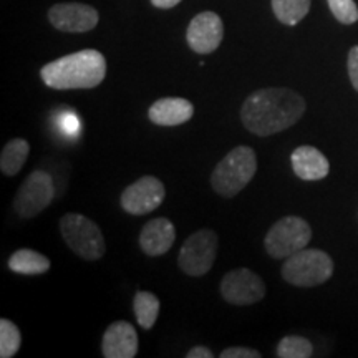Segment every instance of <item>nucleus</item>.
<instances>
[{
  "label": "nucleus",
  "instance_id": "nucleus-1",
  "mask_svg": "<svg viewBox=\"0 0 358 358\" xmlns=\"http://www.w3.org/2000/svg\"><path fill=\"white\" fill-rule=\"evenodd\" d=\"M306 113V100L290 88H262L250 93L241 108V122L257 136H271L294 127Z\"/></svg>",
  "mask_w": 358,
  "mask_h": 358
},
{
  "label": "nucleus",
  "instance_id": "nucleus-2",
  "mask_svg": "<svg viewBox=\"0 0 358 358\" xmlns=\"http://www.w3.org/2000/svg\"><path fill=\"white\" fill-rule=\"evenodd\" d=\"M106 60L98 50H80L53 60L40 70L43 83L53 90H90L105 80Z\"/></svg>",
  "mask_w": 358,
  "mask_h": 358
},
{
  "label": "nucleus",
  "instance_id": "nucleus-3",
  "mask_svg": "<svg viewBox=\"0 0 358 358\" xmlns=\"http://www.w3.org/2000/svg\"><path fill=\"white\" fill-rule=\"evenodd\" d=\"M257 171V156L252 148L237 146L224 156L211 174V186L222 198H234L252 181Z\"/></svg>",
  "mask_w": 358,
  "mask_h": 358
},
{
  "label": "nucleus",
  "instance_id": "nucleus-4",
  "mask_svg": "<svg viewBox=\"0 0 358 358\" xmlns=\"http://www.w3.org/2000/svg\"><path fill=\"white\" fill-rule=\"evenodd\" d=\"M334 274V261L320 249H302L285 259L282 266V277L290 285L315 287L324 284Z\"/></svg>",
  "mask_w": 358,
  "mask_h": 358
},
{
  "label": "nucleus",
  "instance_id": "nucleus-5",
  "mask_svg": "<svg viewBox=\"0 0 358 358\" xmlns=\"http://www.w3.org/2000/svg\"><path fill=\"white\" fill-rule=\"evenodd\" d=\"M60 232L66 245L85 261H98L106 250L98 224L82 214L69 213L60 219Z\"/></svg>",
  "mask_w": 358,
  "mask_h": 358
},
{
  "label": "nucleus",
  "instance_id": "nucleus-6",
  "mask_svg": "<svg viewBox=\"0 0 358 358\" xmlns=\"http://www.w3.org/2000/svg\"><path fill=\"white\" fill-rule=\"evenodd\" d=\"M312 239V229L306 219L285 216L277 221L264 239V248L272 259H287L306 249Z\"/></svg>",
  "mask_w": 358,
  "mask_h": 358
},
{
  "label": "nucleus",
  "instance_id": "nucleus-7",
  "mask_svg": "<svg viewBox=\"0 0 358 358\" xmlns=\"http://www.w3.org/2000/svg\"><path fill=\"white\" fill-rule=\"evenodd\" d=\"M219 241L213 229H199L187 237L179 250L178 264L186 275L208 274L216 262Z\"/></svg>",
  "mask_w": 358,
  "mask_h": 358
},
{
  "label": "nucleus",
  "instance_id": "nucleus-8",
  "mask_svg": "<svg viewBox=\"0 0 358 358\" xmlns=\"http://www.w3.org/2000/svg\"><path fill=\"white\" fill-rule=\"evenodd\" d=\"M55 187L50 174L37 169L29 174L13 198V209L24 219H32L52 203Z\"/></svg>",
  "mask_w": 358,
  "mask_h": 358
},
{
  "label": "nucleus",
  "instance_id": "nucleus-9",
  "mask_svg": "<svg viewBox=\"0 0 358 358\" xmlns=\"http://www.w3.org/2000/svg\"><path fill=\"white\" fill-rule=\"evenodd\" d=\"M221 295L232 306H252L266 295V284L249 268H234L221 280Z\"/></svg>",
  "mask_w": 358,
  "mask_h": 358
},
{
  "label": "nucleus",
  "instance_id": "nucleus-10",
  "mask_svg": "<svg viewBox=\"0 0 358 358\" xmlns=\"http://www.w3.org/2000/svg\"><path fill=\"white\" fill-rule=\"evenodd\" d=\"M166 198L164 185L155 176H143L122 192V208L133 216L153 213Z\"/></svg>",
  "mask_w": 358,
  "mask_h": 358
},
{
  "label": "nucleus",
  "instance_id": "nucleus-11",
  "mask_svg": "<svg viewBox=\"0 0 358 358\" xmlns=\"http://www.w3.org/2000/svg\"><path fill=\"white\" fill-rule=\"evenodd\" d=\"M98 19H100V15H98L96 8L87 6V3H57L48 10V20L60 32H90L96 27Z\"/></svg>",
  "mask_w": 358,
  "mask_h": 358
},
{
  "label": "nucleus",
  "instance_id": "nucleus-12",
  "mask_svg": "<svg viewBox=\"0 0 358 358\" xmlns=\"http://www.w3.org/2000/svg\"><path fill=\"white\" fill-rule=\"evenodd\" d=\"M224 25L221 17L214 12H201L187 27V45L199 55L213 53L221 45Z\"/></svg>",
  "mask_w": 358,
  "mask_h": 358
},
{
  "label": "nucleus",
  "instance_id": "nucleus-13",
  "mask_svg": "<svg viewBox=\"0 0 358 358\" xmlns=\"http://www.w3.org/2000/svg\"><path fill=\"white\" fill-rule=\"evenodd\" d=\"M101 352L105 358H133L138 353V334L124 320L113 322L103 334Z\"/></svg>",
  "mask_w": 358,
  "mask_h": 358
},
{
  "label": "nucleus",
  "instance_id": "nucleus-14",
  "mask_svg": "<svg viewBox=\"0 0 358 358\" xmlns=\"http://www.w3.org/2000/svg\"><path fill=\"white\" fill-rule=\"evenodd\" d=\"M176 241L174 224L166 217L148 221L140 232V248L146 256L158 257L166 254Z\"/></svg>",
  "mask_w": 358,
  "mask_h": 358
},
{
  "label": "nucleus",
  "instance_id": "nucleus-15",
  "mask_svg": "<svg viewBox=\"0 0 358 358\" xmlns=\"http://www.w3.org/2000/svg\"><path fill=\"white\" fill-rule=\"evenodd\" d=\"M194 115V106L186 98H174L166 96L156 100L150 106L148 116L158 127H178L189 122Z\"/></svg>",
  "mask_w": 358,
  "mask_h": 358
},
{
  "label": "nucleus",
  "instance_id": "nucleus-16",
  "mask_svg": "<svg viewBox=\"0 0 358 358\" xmlns=\"http://www.w3.org/2000/svg\"><path fill=\"white\" fill-rule=\"evenodd\" d=\"M294 173L303 181H319L330 171V163L324 153L313 146H299L290 156Z\"/></svg>",
  "mask_w": 358,
  "mask_h": 358
},
{
  "label": "nucleus",
  "instance_id": "nucleus-17",
  "mask_svg": "<svg viewBox=\"0 0 358 358\" xmlns=\"http://www.w3.org/2000/svg\"><path fill=\"white\" fill-rule=\"evenodd\" d=\"M8 268L22 275H40L50 268V259L32 249H20L8 259Z\"/></svg>",
  "mask_w": 358,
  "mask_h": 358
},
{
  "label": "nucleus",
  "instance_id": "nucleus-18",
  "mask_svg": "<svg viewBox=\"0 0 358 358\" xmlns=\"http://www.w3.org/2000/svg\"><path fill=\"white\" fill-rule=\"evenodd\" d=\"M30 153V145L22 138L8 141L0 155V169L6 176H15L25 164Z\"/></svg>",
  "mask_w": 358,
  "mask_h": 358
},
{
  "label": "nucleus",
  "instance_id": "nucleus-19",
  "mask_svg": "<svg viewBox=\"0 0 358 358\" xmlns=\"http://www.w3.org/2000/svg\"><path fill=\"white\" fill-rule=\"evenodd\" d=\"M133 307H134V315H136V320L141 329L145 330L153 329L156 320H158L159 299L156 297L155 294L141 290V292L134 295Z\"/></svg>",
  "mask_w": 358,
  "mask_h": 358
},
{
  "label": "nucleus",
  "instance_id": "nucleus-20",
  "mask_svg": "<svg viewBox=\"0 0 358 358\" xmlns=\"http://www.w3.org/2000/svg\"><path fill=\"white\" fill-rule=\"evenodd\" d=\"M272 10L282 24L297 25L310 10V0H272Z\"/></svg>",
  "mask_w": 358,
  "mask_h": 358
},
{
  "label": "nucleus",
  "instance_id": "nucleus-21",
  "mask_svg": "<svg viewBox=\"0 0 358 358\" xmlns=\"http://www.w3.org/2000/svg\"><path fill=\"white\" fill-rule=\"evenodd\" d=\"M313 355V345L310 340L289 335L284 337L277 345V357L279 358H308Z\"/></svg>",
  "mask_w": 358,
  "mask_h": 358
},
{
  "label": "nucleus",
  "instance_id": "nucleus-22",
  "mask_svg": "<svg viewBox=\"0 0 358 358\" xmlns=\"http://www.w3.org/2000/svg\"><path fill=\"white\" fill-rule=\"evenodd\" d=\"M22 343V335L19 327L12 320H0V357L10 358L19 352Z\"/></svg>",
  "mask_w": 358,
  "mask_h": 358
},
{
  "label": "nucleus",
  "instance_id": "nucleus-23",
  "mask_svg": "<svg viewBox=\"0 0 358 358\" xmlns=\"http://www.w3.org/2000/svg\"><path fill=\"white\" fill-rule=\"evenodd\" d=\"M327 2L340 24L352 25L358 22V7L353 0H327Z\"/></svg>",
  "mask_w": 358,
  "mask_h": 358
},
{
  "label": "nucleus",
  "instance_id": "nucleus-24",
  "mask_svg": "<svg viewBox=\"0 0 358 358\" xmlns=\"http://www.w3.org/2000/svg\"><path fill=\"white\" fill-rule=\"evenodd\" d=\"M221 358H261V352L248 347H231L221 352Z\"/></svg>",
  "mask_w": 358,
  "mask_h": 358
},
{
  "label": "nucleus",
  "instance_id": "nucleus-25",
  "mask_svg": "<svg viewBox=\"0 0 358 358\" xmlns=\"http://www.w3.org/2000/svg\"><path fill=\"white\" fill-rule=\"evenodd\" d=\"M348 77H350V82L353 88L358 92V45L353 47L350 53H348Z\"/></svg>",
  "mask_w": 358,
  "mask_h": 358
},
{
  "label": "nucleus",
  "instance_id": "nucleus-26",
  "mask_svg": "<svg viewBox=\"0 0 358 358\" xmlns=\"http://www.w3.org/2000/svg\"><path fill=\"white\" fill-rule=\"evenodd\" d=\"M213 352L206 347H192L189 352L186 353V358H213Z\"/></svg>",
  "mask_w": 358,
  "mask_h": 358
},
{
  "label": "nucleus",
  "instance_id": "nucleus-27",
  "mask_svg": "<svg viewBox=\"0 0 358 358\" xmlns=\"http://www.w3.org/2000/svg\"><path fill=\"white\" fill-rule=\"evenodd\" d=\"M62 124H64V129L69 134H73L78 129V122L73 115H66L64 118V122H62Z\"/></svg>",
  "mask_w": 358,
  "mask_h": 358
},
{
  "label": "nucleus",
  "instance_id": "nucleus-28",
  "mask_svg": "<svg viewBox=\"0 0 358 358\" xmlns=\"http://www.w3.org/2000/svg\"><path fill=\"white\" fill-rule=\"evenodd\" d=\"M179 2H181V0H151V3L158 8H173L176 7Z\"/></svg>",
  "mask_w": 358,
  "mask_h": 358
}]
</instances>
